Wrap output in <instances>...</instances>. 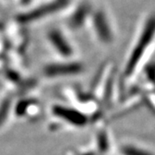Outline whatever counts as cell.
<instances>
[{"label":"cell","instance_id":"1","mask_svg":"<svg viewBox=\"0 0 155 155\" xmlns=\"http://www.w3.org/2000/svg\"><path fill=\"white\" fill-rule=\"evenodd\" d=\"M155 36V15L150 17L145 23L142 31L140 35L138 41L135 44V47L132 50V53L129 56V60L127 61L125 74L126 76H130L134 71L137 68L140 61L146 54L147 49L152 44Z\"/></svg>","mask_w":155,"mask_h":155},{"label":"cell","instance_id":"2","mask_svg":"<svg viewBox=\"0 0 155 155\" xmlns=\"http://www.w3.org/2000/svg\"><path fill=\"white\" fill-rule=\"evenodd\" d=\"M54 113L58 116L65 119L67 122L74 125H83L85 123V117L73 110H69L67 108H62L61 106H57L54 109Z\"/></svg>","mask_w":155,"mask_h":155},{"label":"cell","instance_id":"3","mask_svg":"<svg viewBox=\"0 0 155 155\" xmlns=\"http://www.w3.org/2000/svg\"><path fill=\"white\" fill-rule=\"evenodd\" d=\"M95 28L98 36L103 41L109 42L110 41H111L112 34L110 28L109 26L105 16L101 12L97 13L95 17Z\"/></svg>","mask_w":155,"mask_h":155},{"label":"cell","instance_id":"4","mask_svg":"<svg viewBox=\"0 0 155 155\" xmlns=\"http://www.w3.org/2000/svg\"><path fill=\"white\" fill-rule=\"evenodd\" d=\"M81 67L78 64H63V65H53L46 69V74L48 76H58V75H68L78 73Z\"/></svg>","mask_w":155,"mask_h":155},{"label":"cell","instance_id":"5","mask_svg":"<svg viewBox=\"0 0 155 155\" xmlns=\"http://www.w3.org/2000/svg\"><path fill=\"white\" fill-rule=\"evenodd\" d=\"M61 4L60 2L58 3H54L52 5H45L39 8V9H36L35 10L32 12L30 13H28L26 15H23L22 17V20L23 22H28V21H33L35 19H37V18H40L41 17L44 16V15H47L48 13H51L54 11H55L57 9H59L61 7Z\"/></svg>","mask_w":155,"mask_h":155},{"label":"cell","instance_id":"6","mask_svg":"<svg viewBox=\"0 0 155 155\" xmlns=\"http://www.w3.org/2000/svg\"><path fill=\"white\" fill-rule=\"evenodd\" d=\"M49 39L51 42L54 46V48L61 53V54L66 56L71 54L72 49H71L70 46L59 32H57V31L51 32L49 35Z\"/></svg>","mask_w":155,"mask_h":155},{"label":"cell","instance_id":"7","mask_svg":"<svg viewBox=\"0 0 155 155\" xmlns=\"http://www.w3.org/2000/svg\"><path fill=\"white\" fill-rule=\"evenodd\" d=\"M121 151L122 155H153L147 150L132 145H126L122 147Z\"/></svg>","mask_w":155,"mask_h":155},{"label":"cell","instance_id":"8","mask_svg":"<svg viewBox=\"0 0 155 155\" xmlns=\"http://www.w3.org/2000/svg\"><path fill=\"white\" fill-rule=\"evenodd\" d=\"M22 1H23V2H28V0H22Z\"/></svg>","mask_w":155,"mask_h":155}]
</instances>
